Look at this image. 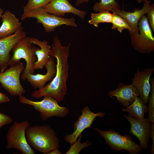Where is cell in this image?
<instances>
[{"mask_svg": "<svg viewBox=\"0 0 154 154\" xmlns=\"http://www.w3.org/2000/svg\"><path fill=\"white\" fill-rule=\"evenodd\" d=\"M70 46H63L57 36L54 38L50 56L55 57L56 60L55 74L49 83L32 92L31 95L33 98H40L49 96L58 102L63 100L67 92L66 82L69 66L68 59Z\"/></svg>", "mask_w": 154, "mask_h": 154, "instance_id": "obj_1", "label": "cell"}, {"mask_svg": "<svg viewBox=\"0 0 154 154\" xmlns=\"http://www.w3.org/2000/svg\"><path fill=\"white\" fill-rule=\"evenodd\" d=\"M26 136L33 149L44 154L60 146L56 132L48 125L30 126L26 130Z\"/></svg>", "mask_w": 154, "mask_h": 154, "instance_id": "obj_2", "label": "cell"}, {"mask_svg": "<svg viewBox=\"0 0 154 154\" xmlns=\"http://www.w3.org/2000/svg\"><path fill=\"white\" fill-rule=\"evenodd\" d=\"M19 99L21 103L33 106L40 112L41 118L44 121L53 116L64 117L69 113L68 108L60 106L58 102L50 96H44L43 99L40 101H32L23 95L19 96Z\"/></svg>", "mask_w": 154, "mask_h": 154, "instance_id": "obj_3", "label": "cell"}, {"mask_svg": "<svg viewBox=\"0 0 154 154\" xmlns=\"http://www.w3.org/2000/svg\"><path fill=\"white\" fill-rule=\"evenodd\" d=\"M29 18L36 19L37 23H41L46 33L53 32L56 28L63 25L74 27H77L74 18H65L48 13L45 11L43 7L23 13L21 19L23 20Z\"/></svg>", "mask_w": 154, "mask_h": 154, "instance_id": "obj_4", "label": "cell"}, {"mask_svg": "<svg viewBox=\"0 0 154 154\" xmlns=\"http://www.w3.org/2000/svg\"><path fill=\"white\" fill-rule=\"evenodd\" d=\"M30 126V123L27 121H14L7 134L6 149H15L23 154H35V151L28 143L26 137V131Z\"/></svg>", "mask_w": 154, "mask_h": 154, "instance_id": "obj_5", "label": "cell"}, {"mask_svg": "<svg viewBox=\"0 0 154 154\" xmlns=\"http://www.w3.org/2000/svg\"><path fill=\"white\" fill-rule=\"evenodd\" d=\"M29 40V37H26L19 41L14 46L12 51L13 52L8 66L15 65L21 62V59H24L26 65L23 71L29 72L34 74L35 70L33 68L34 63L37 60L35 54L37 48L32 46Z\"/></svg>", "mask_w": 154, "mask_h": 154, "instance_id": "obj_6", "label": "cell"}, {"mask_svg": "<svg viewBox=\"0 0 154 154\" xmlns=\"http://www.w3.org/2000/svg\"><path fill=\"white\" fill-rule=\"evenodd\" d=\"M139 33L130 35L131 44L137 51L150 54L154 51V38L147 17L143 15L138 24Z\"/></svg>", "mask_w": 154, "mask_h": 154, "instance_id": "obj_7", "label": "cell"}, {"mask_svg": "<svg viewBox=\"0 0 154 154\" xmlns=\"http://www.w3.org/2000/svg\"><path fill=\"white\" fill-rule=\"evenodd\" d=\"M94 128L104 138L111 148L115 151L125 150L131 154H138L142 151L140 146L133 141L129 135H122L111 129L103 131L97 128Z\"/></svg>", "mask_w": 154, "mask_h": 154, "instance_id": "obj_8", "label": "cell"}, {"mask_svg": "<svg viewBox=\"0 0 154 154\" xmlns=\"http://www.w3.org/2000/svg\"><path fill=\"white\" fill-rule=\"evenodd\" d=\"M25 67L22 62L11 66L0 72V83L2 86L13 96L23 95L25 91L20 81V76Z\"/></svg>", "mask_w": 154, "mask_h": 154, "instance_id": "obj_9", "label": "cell"}, {"mask_svg": "<svg viewBox=\"0 0 154 154\" xmlns=\"http://www.w3.org/2000/svg\"><path fill=\"white\" fill-rule=\"evenodd\" d=\"M105 114L104 113L102 112L94 113L90 110L88 106L84 108L81 114L74 123L73 132L64 137L65 141L70 145L73 143L85 129L91 127L96 117H102Z\"/></svg>", "mask_w": 154, "mask_h": 154, "instance_id": "obj_10", "label": "cell"}, {"mask_svg": "<svg viewBox=\"0 0 154 154\" xmlns=\"http://www.w3.org/2000/svg\"><path fill=\"white\" fill-rule=\"evenodd\" d=\"M27 33L21 27L15 33L0 38V72L4 71L11 58L10 53L14 46L20 40L26 37Z\"/></svg>", "mask_w": 154, "mask_h": 154, "instance_id": "obj_11", "label": "cell"}, {"mask_svg": "<svg viewBox=\"0 0 154 154\" xmlns=\"http://www.w3.org/2000/svg\"><path fill=\"white\" fill-rule=\"evenodd\" d=\"M123 116L131 124L130 133L138 138L142 148L147 149L151 126L148 119L144 117L137 119L129 116Z\"/></svg>", "mask_w": 154, "mask_h": 154, "instance_id": "obj_12", "label": "cell"}, {"mask_svg": "<svg viewBox=\"0 0 154 154\" xmlns=\"http://www.w3.org/2000/svg\"><path fill=\"white\" fill-rule=\"evenodd\" d=\"M44 67L46 70L45 74H34L23 71L21 75L22 79L24 80L27 79L35 89H38L43 88L48 82L53 79L56 73V65L53 57L50 56Z\"/></svg>", "mask_w": 154, "mask_h": 154, "instance_id": "obj_13", "label": "cell"}, {"mask_svg": "<svg viewBox=\"0 0 154 154\" xmlns=\"http://www.w3.org/2000/svg\"><path fill=\"white\" fill-rule=\"evenodd\" d=\"M154 72L153 68H145L141 71L137 70L132 79V84L137 90L139 97L145 104L148 103L151 91L150 77Z\"/></svg>", "mask_w": 154, "mask_h": 154, "instance_id": "obj_14", "label": "cell"}, {"mask_svg": "<svg viewBox=\"0 0 154 154\" xmlns=\"http://www.w3.org/2000/svg\"><path fill=\"white\" fill-rule=\"evenodd\" d=\"M46 12L60 17L65 14L72 13L84 19L86 12L79 10L72 6L68 0H50V2L43 7Z\"/></svg>", "mask_w": 154, "mask_h": 154, "instance_id": "obj_15", "label": "cell"}, {"mask_svg": "<svg viewBox=\"0 0 154 154\" xmlns=\"http://www.w3.org/2000/svg\"><path fill=\"white\" fill-rule=\"evenodd\" d=\"M143 2V5L142 9L135 8L133 12L130 11H126L123 10H121L118 9H114L112 11L128 22L131 29V33L130 35L134 33H139V22L142 17L147 13L149 8L151 1L144 0Z\"/></svg>", "mask_w": 154, "mask_h": 154, "instance_id": "obj_16", "label": "cell"}, {"mask_svg": "<svg viewBox=\"0 0 154 154\" xmlns=\"http://www.w3.org/2000/svg\"><path fill=\"white\" fill-rule=\"evenodd\" d=\"M108 94L112 98L116 97L124 107L131 104L137 97H139L137 90L132 84L126 85L122 82L118 84L117 88L110 91Z\"/></svg>", "mask_w": 154, "mask_h": 154, "instance_id": "obj_17", "label": "cell"}, {"mask_svg": "<svg viewBox=\"0 0 154 154\" xmlns=\"http://www.w3.org/2000/svg\"><path fill=\"white\" fill-rule=\"evenodd\" d=\"M29 40L32 44L37 45L40 48H37L35 51L37 60L34 63L33 68L35 70H42L50 56L51 48L48 44L47 40L41 41L35 38L29 37Z\"/></svg>", "mask_w": 154, "mask_h": 154, "instance_id": "obj_18", "label": "cell"}, {"mask_svg": "<svg viewBox=\"0 0 154 154\" xmlns=\"http://www.w3.org/2000/svg\"><path fill=\"white\" fill-rule=\"evenodd\" d=\"M2 24L0 27V38L11 35L22 27V24L15 15L6 11L2 17Z\"/></svg>", "mask_w": 154, "mask_h": 154, "instance_id": "obj_19", "label": "cell"}, {"mask_svg": "<svg viewBox=\"0 0 154 154\" xmlns=\"http://www.w3.org/2000/svg\"><path fill=\"white\" fill-rule=\"evenodd\" d=\"M123 112H128L129 116L137 119L144 117L145 113L147 112L146 104L139 96L137 97L134 102L125 109H122Z\"/></svg>", "mask_w": 154, "mask_h": 154, "instance_id": "obj_20", "label": "cell"}, {"mask_svg": "<svg viewBox=\"0 0 154 154\" xmlns=\"http://www.w3.org/2000/svg\"><path fill=\"white\" fill-rule=\"evenodd\" d=\"M112 20V14L109 11H104L98 13H91V19L88 21V23L90 25L98 27L99 24L111 23Z\"/></svg>", "mask_w": 154, "mask_h": 154, "instance_id": "obj_21", "label": "cell"}, {"mask_svg": "<svg viewBox=\"0 0 154 154\" xmlns=\"http://www.w3.org/2000/svg\"><path fill=\"white\" fill-rule=\"evenodd\" d=\"M100 2L95 3L93 9L95 12L112 11L114 9H120V5L115 0H100Z\"/></svg>", "mask_w": 154, "mask_h": 154, "instance_id": "obj_22", "label": "cell"}, {"mask_svg": "<svg viewBox=\"0 0 154 154\" xmlns=\"http://www.w3.org/2000/svg\"><path fill=\"white\" fill-rule=\"evenodd\" d=\"M112 12V29H116L120 33L124 29H127L128 30L130 34L131 33V29L128 22L115 13Z\"/></svg>", "mask_w": 154, "mask_h": 154, "instance_id": "obj_23", "label": "cell"}, {"mask_svg": "<svg viewBox=\"0 0 154 154\" xmlns=\"http://www.w3.org/2000/svg\"><path fill=\"white\" fill-rule=\"evenodd\" d=\"M82 135H79L76 141L71 144L69 150L65 153L66 154H78L84 148L91 145L92 143L89 141H87L83 143L81 142Z\"/></svg>", "mask_w": 154, "mask_h": 154, "instance_id": "obj_24", "label": "cell"}, {"mask_svg": "<svg viewBox=\"0 0 154 154\" xmlns=\"http://www.w3.org/2000/svg\"><path fill=\"white\" fill-rule=\"evenodd\" d=\"M151 89L150 95L149 96L148 102L149 106L147 109V112L149 114L148 118L149 122L153 124L154 123V78H150Z\"/></svg>", "mask_w": 154, "mask_h": 154, "instance_id": "obj_25", "label": "cell"}, {"mask_svg": "<svg viewBox=\"0 0 154 154\" xmlns=\"http://www.w3.org/2000/svg\"><path fill=\"white\" fill-rule=\"evenodd\" d=\"M50 1V0H28L27 4L23 7V13L44 7L48 4Z\"/></svg>", "mask_w": 154, "mask_h": 154, "instance_id": "obj_26", "label": "cell"}, {"mask_svg": "<svg viewBox=\"0 0 154 154\" xmlns=\"http://www.w3.org/2000/svg\"><path fill=\"white\" fill-rule=\"evenodd\" d=\"M148 21L152 31H154V4L150 5L147 13Z\"/></svg>", "mask_w": 154, "mask_h": 154, "instance_id": "obj_27", "label": "cell"}, {"mask_svg": "<svg viewBox=\"0 0 154 154\" xmlns=\"http://www.w3.org/2000/svg\"><path fill=\"white\" fill-rule=\"evenodd\" d=\"M12 121V119L10 116L0 112V129L11 123Z\"/></svg>", "mask_w": 154, "mask_h": 154, "instance_id": "obj_28", "label": "cell"}, {"mask_svg": "<svg viewBox=\"0 0 154 154\" xmlns=\"http://www.w3.org/2000/svg\"><path fill=\"white\" fill-rule=\"evenodd\" d=\"M150 137L152 139L153 143L151 151V153L153 154L154 151V123L152 124V125L151 126Z\"/></svg>", "mask_w": 154, "mask_h": 154, "instance_id": "obj_29", "label": "cell"}, {"mask_svg": "<svg viewBox=\"0 0 154 154\" xmlns=\"http://www.w3.org/2000/svg\"><path fill=\"white\" fill-rule=\"evenodd\" d=\"M10 99L5 94L0 92V103H7L9 102Z\"/></svg>", "mask_w": 154, "mask_h": 154, "instance_id": "obj_30", "label": "cell"}, {"mask_svg": "<svg viewBox=\"0 0 154 154\" xmlns=\"http://www.w3.org/2000/svg\"><path fill=\"white\" fill-rule=\"evenodd\" d=\"M60 151L58 149H54L48 152L47 154H61Z\"/></svg>", "mask_w": 154, "mask_h": 154, "instance_id": "obj_31", "label": "cell"}, {"mask_svg": "<svg viewBox=\"0 0 154 154\" xmlns=\"http://www.w3.org/2000/svg\"><path fill=\"white\" fill-rule=\"evenodd\" d=\"M89 0H76L75 5L78 6L80 4L84 2H87Z\"/></svg>", "mask_w": 154, "mask_h": 154, "instance_id": "obj_32", "label": "cell"}, {"mask_svg": "<svg viewBox=\"0 0 154 154\" xmlns=\"http://www.w3.org/2000/svg\"><path fill=\"white\" fill-rule=\"evenodd\" d=\"M3 13V10L0 7V19L1 18L2 16Z\"/></svg>", "mask_w": 154, "mask_h": 154, "instance_id": "obj_33", "label": "cell"}, {"mask_svg": "<svg viewBox=\"0 0 154 154\" xmlns=\"http://www.w3.org/2000/svg\"><path fill=\"white\" fill-rule=\"evenodd\" d=\"M144 0H136L137 2L139 3H142Z\"/></svg>", "mask_w": 154, "mask_h": 154, "instance_id": "obj_34", "label": "cell"}]
</instances>
